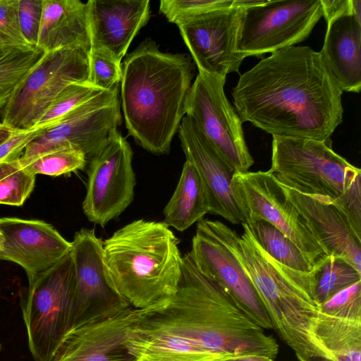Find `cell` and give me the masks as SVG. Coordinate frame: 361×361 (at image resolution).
<instances>
[{"label":"cell","instance_id":"cell-1","mask_svg":"<svg viewBox=\"0 0 361 361\" xmlns=\"http://www.w3.org/2000/svg\"><path fill=\"white\" fill-rule=\"evenodd\" d=\"M342 93L320 51L290 46L241 75L232 96L242 122L272 135L324 140L343 121Z\"/></svg>","mask_w":361,"mask_h":361},{"label":"cell","instance_id":"cell-2","mask_svg":"<svg viewBox=\"0 0 361 361\" xmlns=\"http://www.w3.org/2000/svg\"><path fill=\"white\" fill-rule=\"evenodd\" d=\"M155 349L168 361H224L245 355L274 359L276 339L250 319L226 290L202 273L189 254L176 293L142 321Z\"/></svg>","mask_w":361,"mask_h":361},{"label":"cell","instance_id":"cell-3","mask_svg":"<svg viewBox=\"0 0 361 361\" xmlns=\"http://www.w3.org/2000/svg\"><path fill=\"white\" fill-rule=\"evenodd\" d=\"M192 78L193 65L185 54L162 52L151 39L125 57L120 85L126 127L147 151L170 152Z\"/></svg>","mask_w":361,"mask_h":361},{"label":"cell","instance_id":"cell-4","mask_svg":"<svg viewBox=\"0 0 361 361\" xmlns=\"http://www.w3.org/2000/svg\"><path fill=\"white\" fill-rule=\"evenodd\" d=\"M234 255L252 281L273 329L303 359H329L317 344L314 326L319 313L314 296V269L302 272L273 259L256 242L247 224L239 235L218 220L201 219ZM323 260V259H322Z\"/></svg>","mask_w":361,"mask_h":361},{"label":"cell","instance_id":"cell-5","mask_svg":"<svg viewBox=\"0 0 361 361\" xmlns=\"http://www.w3.org/2000/svg\"><path fill=\"white\" fill-rule=\"evenodd\" d=\"M179 240L163 221L137 219L103 241L111 284L121 300L137 309L167 301L182 275Z\"/></svg>","mask_w":361,"mask_h":361},{"label":"cell","instance_id":"cell-6","mask_svg":"<svg viewBox=\"0 0 361 361\" xmlns=\"http://www.w3.org/2000/svg\"><path fill=\"white\" fill-rule=\"evenodd\" d=\"M267 171L286 188L334 202L361 235V170L333 149L330 138L273 135Z\"/></svg>","mask_w":361,"mask_h":361},{"label":"cell","instance_id":"cell-7","mask_svg":"<svg viewBox=\"0 0 361 361\" xmlns=\"http://www.w3.org/2000/svg\"><path fill=\"white\" fill-rule=\"evenodd\" d=\"M74 286L70 252L28 281L21 307L28 347L35 361H49L69 330Z\"/></svg>","mask_w":361,"mask_h":361},{"label":"cell","instance_id":"cell-8","mask_svg":"<svg viewBox=\"0 0 361 361\" xmlns=\"http://www.w3.org/2000/svg\"><path fill=\"white\" fill-rule=\"evenodd\" d=\"M90 51L69 47L45 52L3 109L1 123L18 130L35 128L66 87L89 82Z\"/></svg>","mask_w":361,"mask_h":361},{"label":"cell","instance_id":"cell-9","mask_svg":"<svg viewBox=\"0 0 361 361\" xmlns=\"http://www.w3.org/2000/svg\"><path fill=\"white\" fill-rule=\"evenodd\" d=\"M166 302L137 309L117 300L90 312L69 329L49 361H137L126 347L128 331Z\"/></svg>","mask_w":361,"mask_h":361},{"label":"cell","instance_id":"cell-10","mask_svg":"<svg viewBox=\"0 0 361 361\" xmlns=\"http://www.w3.org/2000/svg\"><path fill=\"white\" fill-rule=\"evenodd\" d=\"M121 123L118 88L103 90L43 128L27 145L21 158L74 148L82 151L89 161L118 132Z\"/></svg>","mask_w":361,"mask_h":361},{"label":"cell","instance_id":"cell-11","mask_svg":"<svg viewBox=\"0 0 361 361\" xmlns=\"http://www.w3.org/2000/svg\"><path fill=\"white\" fill-rule=\"evenodd\" d=\"M226 78L199 72L187 99L185 114L235 173L254 164L246 145L243 122L224 93Z\"/></svg>","mask_w":361,"mask_h":361},{"label":"cell","instance_id":"cell-12","mask_svg":"<svg viewBox=\"0 0 361 361\" xmlns=\"http://www.w3.org/2000/svg\"><path fill=\"white\" fill-rule=\"evenodd\" d=\"M323 17L321 0L267 1L243 8L238 50L259 57L305 40Z\"/></svg>","mask_w":361,"mask_h":361},{"label":"cell","instance_id":"cell-13","mask_svg":"<svg viewBox=\"0 0 361 361\" xmlns=\"http://www.w3.org/2000/svg\"><path fill=\"white\" fill-rule=\"evenodd\" d=\"M232 187L245 223L263 219L289 238L314 264L327 255L307 221L268 171L235 173Z\"/></svg>","mask_w":361,"mask_h":361},{"label":"cell","instance_id":"cell-14","mask_svg":"<svg viewBox=\"0 0 361 361\" xmlns=\"http://www.w3.org/2000/svg\"><path fill=\"white\" fill-rule=\"evenodd\" d=\"M133 152L118 132L89 161L82 211L92 223L104 228L132 203L136 184Z\"/></svg>","mask_w":361,"mask_h":361},{"label":"cell","instance_id":"cell-15","mask_svg":"<svg viewBox=\"0 0 361 361\" xmlns=\"http://www.w3.org/2000/svg\"><path fill=\"white\" fill-rule=\"evenodd\" d=\"M243 8L236 6L185 18L176 25L198 71L226 78L244 60L238 50Z\"/></svg>","mask_w":361,"mask_h":361},{"label":"cell","instance_id":"cell-16","mask_svg":"<svg viewBox=\"0 0 361 361\" xmlns=\"http://www.w3.org/2000/svg\"><path fill=\"white\" fill-rule=\"evenodd\" d=\"M188 253L196 267L221 286L250 319L264 329H273L250 278L234 255L202 220L197 223Z\"/></svg>","mask_w":361,"mask_h":361},{"label":"cell","instance_id":"cell-17","mask_svg":"<svg viewBox=\"0 0 361 361\" xmlns=\"http://www.w3.org/2000/svg\"><path fill=\"white\" fill-rule=\"evenodd\" d=\"M4 243L0 259L19 264L28 281L61 261L71 249L51 224L40 220L0 218Z\"/></svg>","mask_w":361,"mask_h":361},{"label":"cell","instance_id":"cell-18","mask_svg":"<svg viewBox=\"0 0 361 361\" xmlns=\"http://www.w3.org/2000/svg\"><path fill=\"white\" fill-rule=\"evenodd\" d=\"M178 132L186 160L195 166L205 186L209 213L219 215L233 224H245L233 190V170L189 116L183 117Z\"/></svg>","mask_w":361,"mask_h":361},{"label":"cell","instance_id":"cell-19","mask_svg":"<svg viewBox=\"0 0 361 361\" xmlns=\"http://www.w3.org/2000/svg\"><path fill=\"white\" fill-rule=\"evenodd\" d=\"M70 253L75 271L71 327L90 312L121 300L109 281L103 257V240L96 235L94 228H82L75 233Z\"/></svg>","mask_w":361,"mask_h":361},{"label":"cell","instance_id":"cell-20","mask_svg":"<svg viewBox=\"0 0 361 361\" xmlns=\"http://www.w3.org/2000/svg\"><path fill=\"white\" fill-rule=\"evenodd\" d=\"M307 221L329 257L341 259L361 272V235L334 202L307 195L281 185Z\"/></svg>","mask_w":361,"mask_h":361},{"label":"cell","instance_id":"cell-21","mask_svg":"<svg viewBox=\"0 0 361 361\" xmlns=\"http://www.w3.org/2000/svg\"><path fill=\"white\" fill-rule=\"evenodd\" d=\"M86 4L91 49H103L121 62L150 18V1L90 0Z\"/></svg>","mask_w":361,"mask_h":361},{"label":"cell","instance_id":"cell-22","mask_svg":"<svg viewBox=\"0 0 361 361\" xmlns=\"http://www.w3.org/2000/svg\"><path fill=\"white\" fill-rule=\"evenodd\" d=\"M326 21L323 47L320 51L330 73L341 90L360 92L361 89V23L353 13Z\"/></svg>","mask_w":361,"mask_h":361},{"label":"cell","instance_id":"cell-23","mask_svg":"<svg viewBox=\"0 0 361 361\" xmlns=\"http://www.w3.org/2000/svg\"><path fill=\"white\" fill-rule=\"evenodd\" d=\"M69 47L90 51L86 3L80 0H43L37 47L48 52Z\"/></svg>","mask_w":361,"mask_h":361},{"label":"cell","instance_id":"cell-24","mask_svg":"<svg viewBox=\"0 0 361 361\" xmlns=\"http://www.w3.org/2000/svg\"><path fill=\"white\" fill-rule=\"evenodd\" d=\"M209 211L203 181L195 166L185 160L176 189L164 209L163 222L183 232L204 219Z\"/></svg>","mask_w":361,"mask_h":361},{"label":"cell","instance_id":"cell-25","mask_svg":"<svg viewBox=\"0 0 361 361\" xmlns=\"http://www.w3.org/2000/svg\"><path fill=\"white\" fill-rule=\"evenodd\" d=\"M319 346L334 361H361V321L330 317L319 312L314 326Z\"/></svg>","mask_w":361,"mask_h":361},{"label":"cell","instance_id":"cell-26","mask_svg":"<svg viewBox=\"0 0 361 361\" xmlns=\"http://www.w3.org/2000/svg\"><path fill=\"white\" fill-rule=\"evenodd\" d=\"M259 245L273 259L296 271L310 272L317 266L285 234L261 219H250L246 223Z\"/></svg>","mask_w":361,"mask_h":361},{"label":"cell","instance_id":"cell-27","mask_svg":"<svg viewBox=\"0 0 361 361\" xmlns=\"http://www.w3.org/2000/svg\"><path fill=\"white\" fill-rule=\"evenodd\" d=\"M44 53L36 47L0 48V109Z\"/></svg>","mask_w":361,"mask_h":361},{"label":"cell","instance_id":"cell-28","mask_svg":"<svg viewBox=\"0 0 361 361\" xmlns=\"http://www.w3.org/2000/svg\"><path fill=\"white\" fill-rule=\"evenodd\" d=\"M361 281V272L345 261L326 256L314 272V296L319 305Z\"/></svg>","mask_w":361,"mask_h":361},{"label":"cell","instance_id":"cell-29","mask_svg":"<svg viewBox=\"0 0 361 361\" xmlns=\"http://www.w3.org/2000/svg\"><path fill=\"white\" fill-rule=\"evenodd\" d=\"M24 168L34 176H58L82 170L88 163L85 154L74 148H61L27 158L20 157Z\"/></svg>","mask_w":361,"mask_h":361},{"label":"cell","instance_id":"cell-30","mask_svg":"<svg viewBox=\"0 0 361 361\" xmlns=\"http://www.w3.org/2000/svg\"><path fill=\"white\" fill-rule=\"evenodd\" d=\"M35 176L23 166L20 157L0 162V204L21 206L30 197Z\"/></svg>","mask_w":361,"mask_h":361},{"label":"cell","instance_id":"cell-31","mask_svg":"<svg viewBox=\"0 0 361 361\" xmlns=\"http://www.w3.org/2000/svg\"><path fill=\"white\" fill-rule=\"evenodd\" d=\"M102 91L89 82H74L68 85L55 97L35 128H45L51 126Z\"/></svg>","mask_w":361,"mask_h":361},{"label":"cell","instance_id":"cell-32","mask_svg":"<svg viewBox=\"0 0 361 361\" xmlns=\"http://www.w3.org/2000/svg\"><path fill=\"white\" fill-rule=\"evenodd\" d=\"M89 82L102 90L118 88L122 77V63L107 51L91 49L89 54Z\"/></svg>","mask_w":361,"mask_h":361},{"label":"cell","instance_id":"cell-33","mask_svg":"<svg viewBox=\"0 0 361 361\" xmlns=\"http://www.w3.org/2000/svg\"><path fill=\"white\" fill-rule=\"evenodd\" d=\"M234 0H161L159 11L170 23L211 11L233 6Z\"/></svg>","mask_w":361,"mask_h":361},{"label":"cell","instance_id":"cell-34","mask_svg":"<svg viewBox=\"0 0 361 361\" xmlns=\"http://www.w3.org/2000/svg\"><path fill=\"white\" fill-rule=\"evenodd\" d=\"M319 312L335 318L361 321V281L320 305Z\"/></svg>","mask_w":361,"mask_h":361},{"label":"cell","instance_id":"cell-35","mask_svg":"<svg viewBox=\"0 0 361 361\" xmlns=\"http://www.w3.org/2000/svg\"><path fill=\"white\" fill-rule=\"evenodd\" d=\"M19 0H0V48L31 47L20 28Z\"/></svg>","mask_w":361,"mask_h":361},{"label":"cell","instance_id":"cell-36","mask_svg":"<svg viewBox=\"0 0 361 361\" xmlns=\"http://www.w3.org/2000/svg\"><path fill=\"white\" fill-rule=\"evenodd\" d=\"M43 13V0H19L18 13L22 33L31 47H37Z\"/></svg>","mask_w":361,"mask_h":361},{"label":"cell","instance_id":"cell-37","mask_svg":"<svg viewBox=\"0 0 361 361\" xmlns=\"http://www.w3.org/2000/svg\"><path fill=\"white\" fill-rule=\"evenodd\" d=\"M43 128L18 130L0 145V162L21 157L27 145L39 135Z\"/></svg>","mask_w":361,"mask_h":361},{"label":"cell","instance_id":"cell-38","mask_svg":"<svg viewBox=\"0 0 361 361\" xmlns=\"http://www.w3.org/2000/svg\"><path fill=\"white\" fill-rule=\"evenodd\" d=\"M323 17L326 20L336 16L353 13L351 0H321Z\"/></svg>","mask_w":361,"mask_h":361},{"label":"cell","instance_id":"cell-39","mask_svg":"<svg viewBox=\"0 0 361 361\" xmlns=\"http://www.w3.org/2000/svg\"><path fill=\"white\" fill-rule=\"evenodd\" d=\"M224 361H274V360L264 355H245L231 357Z\"/></svg>","mask_w":361,"mask_h":361},{"label":"cell","instance_id":"cell-40","mask_svg":"<svg viewBox=\"0 0 361 361\" xmlns=\"http://www.w3.org/2000/svg\"><path fill=\"white\" fill-rule=\"evenodd\" d=\"M18 130L0 123V145L16 133Z\"/></svg>","mask_w":361,"mask_h":361},{"label":"cell","instance_id":"cell-41","mask_svg":"<svg viewBox=\"0 0 361 361\" xmlns=\"http://www.w3.org/2000/svg\"><path fill=\"white\" fill-rule=\"evenodd\" d=\"M353 14L356 20L361 23V1L351 0Z\"/></svg>","mask_w":361,"mask_h":361},{"label":"cell","instance_id":"cell-42","mask_svg":"<svg viewBox=\"0 0 361 361\" xmlns=\"http://www.w3.org/2000/svg\"><path fill=\"white\" fill-rule=\"evenodd\" d=\"M299 361H334L330 359L324 358V357H310L308 359H303L300 357H297Z\"/></svg>","mask_w":361,"mask_h":361},{"label":"cell","instance_id":"cell-43","mask_svg":"<svg viewBox=\"0 0 361 361\" xmlns=\"http://www.w3.org/2000/svg\"><path fill=\"white\" fill-rule=\"evenodd\" d=\"M3 243H4V237H3L2 232H1V231L0 229V253H1V250H2Z\"/></svg>","mask_w":361,"mask_h":361},{"label":"cell","instance_id":"cell-44","mask_svg":"<svg viewBox=\"0 0 361 361\" xmlns=\"http://www.w3.org/2000/svg\"><path fill=\"white\" fill-rule=\"evenodd\" d=\"M1 344H0V350H1Z\"/></svg>","mask_w":361,"mask_h":361}]
</instances>
